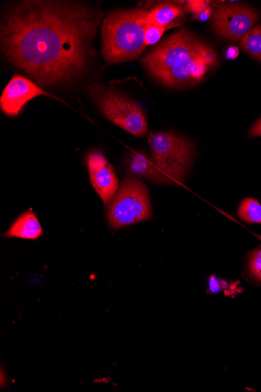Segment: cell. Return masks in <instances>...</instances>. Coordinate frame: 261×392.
I'll use <instances>...</instances> for the list:
<instances>
[{
	"instance_id": "1",
	"label": "cell",
	"mask_w": 261,
	"mask_h": 392,
	"mask_svg": "<svg viewBox=\"0 0 261 392\" xmlns=\"http://www.w3.org/2000/svg\"><path fill=\"white\" fill-rule=\"evenodd\" d=\"M101 17L79 5L23 2L3 22L4 53L42 85L69 81L86 70Z\"/></svg>"
},
{
	"instance_id": "2",
	"label": "cell",
	"mask_w": 261,
	"mask_h": 392,
	"mask_svg": "<svg viewBox=\"0 0 261 392\" xmlns=\"http://www.w3.org/2000/svg\"><path fill=\"white\" fill-rule=\"evenodd\" d=\"M215 51L191 32L182 30L153 49L141 62L164 85L186 88L202 81L217 64Z\"/></svg>"
},
{
	"instance_id": "3",
	"label": "cell",
	"mask_w": 261,
	"mask_h": 392,
	"mask_svg": "<svg viewBox=\"0 0 261 392\" xmlns=\"http://www.w3.org/2000/svg\"><path fill=\"white\" fill-rule=\"evenodd\" d=\"M150 11L136 9L113 12L104 19L102 53L110 64L136 59L146 47L145 29Z\"/></svg>"
},
{
	"instance_id": "4",
	"label": "cell",
	"mask_w": 261,
	"mask_h": 392,
	"mask_svg": "<svg viewBox=\"0 0 261 392\" xmlns=\"http://www.w3.org/2000/svg\"><path fill=\"white\" fill-rule=\"evenodd\" d=\"M148 141L154 164L178 184H182L195 156L194 145L171 132H151Z\"/></svg>"
},
{
	"instance_id": "5",
	"label": "cell",
	"mask_w": 261,
	"mask_h": 392,
	"mask_svg": "<svg viewBox=\"0 0 261 392\" xmlns=\"http://www.w3.org/2000/svg\"><path fill=\"white\" fill-rule=\"evenodd\" d=\"M152 208L146 187L140 181L126 179L110 203L108 220L115 229L151 219Z\"/></svg>"
},
{
	"instance_id": "6",
	"label": "cell",
	"mask_w": 261,
	"mask_h": 392,
	"mask_svg": "<svg viewBox=\"0 0 261 392\" xmlns=\"http://www.w3.org/2000/svg\"><path fill=\"white\" fill-rule=\"evenodd\" d=\"M89 92L110 122L133 136L142 137L146 134L147 120L139 104L97 84L90 87Z\"/></svg>"
},
{
	"instance_id": "7",
	"label": "cell",
	"mask_w": 261,
	"mask_h": 392,
	"mask_svg": "<svg viewBox=\"0 0 261 392\" xmlns=\"http://www.w3.org/2000/svg\"><path fill=\"white\" fill-rule=\"evenodd\" d=\"M257 12L248 6L227 4L217 8L213 17V29L222 38L237 43L259 20Z\"/></svg>"
},
{
	"instance_id": "8",
	"label": "cell",
	"mask_w": 261,
	"mask_h": 392,
	"mask_svg": "<svg viewBox=\"0 0 261 392\" xmlns=\"http://www.w3.org/2000/svg\"><path fill=\"white\" fill-rule=\"evenodd\" d=\"M42 95L49 94L31 80L17 75L13 77L5 87L0 99V104L4 114L14 117L19 115L20 111L28 101Z\"/></svg>"
},
{
	"instance_id": "9",
	"label": "cell",
	"mask_w": 261,
	"mask_h": 392,
	"mask_svg": "<svg viewBox=\"0 0 261 392\" xmlns=\"http://www.w3.org/2000/svg\"><path fill=\"white\" fill-rule=\"evenodd\" d=\"M87 163L91 184L104 205L108 206L118 188V180L115 170L101 152L89 153Z\"/></svg>"
},
{
	"instance_id": "10",
	"label": "cell",
	"mask_w": 261,
	"mask_h": 392,
	"mask_svg": "<svg viewBox=\"0 0 261 392\" xmlns=\"http://www.w3.org/2000/svg\"><path fill=\"white\" fill-rule=\"evenodd\" d=\"M129 172L134 176L150 179L155 183L161 184L177 185L171 177H169L159 167L154 164L153 160L148 158L142 152H133L127 158Z\"/></svg>"
},
{
	"instance_id": "11",
	"label": "cell",
	"mask_w": 261,
	"mask_h": 392,
	"mask_svg": "<svg viewBox=\"0 0 261 392\" xmlns=\"http://www.w3.org/2000/svg\"><path fill=\"white\" fill-rule=\"evenodd\" d=\"M44 230L37 215L31 212L21 214L4 234L6 237H17L24 240H37Z\"/></svg>"
},
{
	"instance_id": "12",
	"label": "cell",
	"mask_w": 261,
	"mask_h": 392,
	"mask_svg": "<svg viewBox=\"0 0 261 392\" xmlns=\"http://www.w3.org/2000/svg\"><path fill=\"white\" fill-rule=\"evenodd\" d=\"M182 15L183 10L181 6L173 4H162L155 6L150 11L148 23L167 27L169 30L181 25L176 20Z\"/></svg>"
},
{
	"instance_id": "13",
	"label": "cell",
	"mask_w": 261,
	"mask_h": 392,
	"mask_svg": "<svg viewBox=\"0 0 261 392\" xmlns=\"http://www.w3.org/2000/svg\"><path fill=\"white\" fill-rule=\"evenodd\" d=\"M241 46L252 57L261 61V25L255 26L242 39Z\"/></svg>"
},
{
	"instance_id": "14",
	"label": "cell",
	"mask_w": 261,
	"mask_h": 392,
	"mask_svg": "<svg viewBox=\"0 0 261 392\" xmlns=\"http://www.w3.org/2000/svg\"><path fill=\"white\" fill-rule=\"evenodd\" d=\"M238 215L244 222L261 224V205L256 199L246 198L238 207Z\"/></svg>"
},
{
	"instance_id": "15",
	"label": "cell",
	"mask_w": 261,
	"mask_h": 392,
	"mask_svg": "<svg viewBox=\"0 0 261 392\" xmlns=\"http://www.w3.org/2000/svg\"><path fill=\"white\" fill-rule=\"evenodd\" d=\"M167 27L148 24L145 29V43L146 46L156 44L161 39Z\"/></svg>"
},
{
	"instance_id": "16",
	"label": "cell",
	"mask_w": 261,
	"mask_h": 392,
	"mask_svg": "<svg viewBox=\"0 0 261 392\" xmlns=\"http://www.w3.org/2000/svg\"><path fill=\"white\" fill-rule=\"evenodd\" d=\"M251 276L261 282V246L252 251L249 260Z\"/></svg>"
},
{
	"instance_id": "17",
	"label": "cell",
	"mask_w": 261,
	"mask_h": 392,
	"mask_svg": "<svg viewBox=\"0 0 261 392\" xmlns=\"http://www.w3.org/2000/svg\"><path fill=\"white\" fill-rule=\"evenodd\" d=\"M210 3V1H203V0H191V1L186 2V9L194 15L208 8Z\"/></svg>"
},
{
	"instance_id": "18",
	"label": "cell",
	"mask_w": 261,
	"mask_h": 392,
	"mask_svg": "<svg viewBox=\"0 0 261 392\" xmlns=\"http://www.w3.org/2000/svg\"><path fill=\"white\" fill-rule=\"evenodd\" d=\"M211 15H212V8L208 6V8L205 10H203L198 13H196V15H193V18L196 20H200V22H206V20L211 17Z\"/></svg>"
},
{
	"instance_id": "19",
	"label": "cell",
	"mask_w": 261,
	"mask_h": 392,
	"mask_svg": "<svg viewBox=\"0 0 261 392\" xmlns=\"http://www.w3.org/2000/svg\"><path fill=\"white\" fill-rule=\"evenodd\" d=\"M224 282L212 276L210 279V290L211 292L216 293L222 289V284Z\"/></svg>"
},
{
	"instance_id": "20",
	"label": "cell",
	"mask_w": 261,
	"mask_h": 392,
	"mask_svg": "<svg viewBox=\"0 0 261 392\" xmlns=\"http://www.w3.org/2000/svg\"><path fill=\"white\" fill-rule=\"evenodd\" d=\"M249 136L252 137H261V118L252 126L249 132Z\"/></svg>"
},
{
	"instance_id": "21",
	"label": "cell",
	"mask_w": 261,
	"mask_h": 392,
	"mask_svg": "<svg viewBox=\"0 0 261 392\" xmlns=\"http://www.w3.org/2000/svg\"><path fill=\"white\" fill-rule=\"evenodd\" d=\"M239 53L238 49L236 46H230L227 51V58L230 60L236 59Z\"/></svg>"
}]
</instances>
